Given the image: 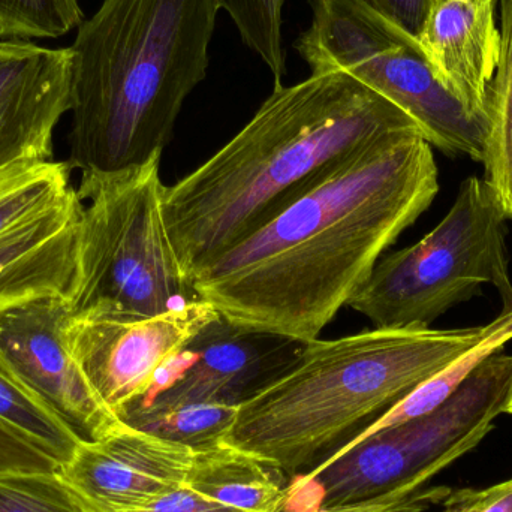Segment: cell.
<instances>
[{
    "instance_id": "1",
    "label": "cell",
    "mask_w": 512,
    "mask_h": 512,
    "mask_svg": "<svg viewBox=\"0 0 512 512\" xmlns=\"http://www.w3.org/2000/svg\"><path fill=\"white\" fill-rule=\"evenodd\" d=\"M438 192L420 132L382 138L198 268L195 291L237 327L312 342Z\"/></svg>"
},
{
    "instance_id": "2",
    "label": "cell",
    "mask_w": 512,
    "mask_h": 512,
    "mask_svg": "<svg viewBox=\"0 0 512 512\" xmlns=\"http://www.w3.org/2000/svg\"><path fill=\"white\" fill-rule=\"evenodd\" d=\"M403 132L421 134L405 111L345 72L276 84L230 143L165 188V225L183 270L191 279L346 159Z\"/></svg>"
},
{
    "instance_id": "3",
    "label": "cell",
    "mask_w": 512,
    "mask_h": 512,
    "mask_svg": "<svg viewBox=\"0 0 512 512\" xmlns=\"http://www.w3.org/2000/svg\"><path fill=\"white\" fill-rule=\"evenodd\" d=\"M219 0H102L71 47V168L120 171L162 155L207 77Z\"/></svg>"
},
{
    "instance_id": "4",
    "label": "cell",
    "mask_w": 512,
    "mask_h": 512,
    "mask_svg": "<svg viewBox=\"0 0 512 512\" xmlns=\"http://www.w3.org/2000/svg\"><path fill=\"white\" fill-rule=\"evenodd\" d=\"M486 327L373 328L307 342L301 357L239 406L225 444L283 477L310 471L471 351Z\"/></svg>"
},
{
    "instance_id": "5",
    "label": "cell",
    "mask_w": 512,
    "mask_h": 512,
    "mask_svg": "<svg viewBox=\"0 0 512 512\" xmlns=\"http://www.w3.org/2000/svg\"><path fill=\"white\" fill-rule=\"evenodd\" d=\"M161 158L81 171L71 316L152 318L201 300L168 236Z\"/></svg>"
},
{
    "instance_id": "6",
    "label": "cell",
    "mask_w": 512,
    "mask_h": 512,
    "mask_svg": "<svg viewBox=\"0 0 512 512\" xmlns=\"http://www.w3.org/2000/svg\"><path fill=\"white\" fill-rule=\"evenodd\" d=\"M512 355L484 358L438 408L345 445L285 487L282 507L306 511L384 495L439 472L477 448L505 414Z\"/></svg>"
},
{
    "instance_id": "7",
    "label": "cell",
    "mask_w": 512,
    "mask_h": 512,
    "mask_svg": "<svg viewBox=\"0 0 512 512\" xmlns=\"http://www.w3.org/2000/svg\"><path fill=\"white\" fill-rule=\"evenodd\" d=\"M507 216L486 180H463L450 212L420 242L384 256L348 306L375 328L430 327L492 285L512 310Z\"/></svg>"
},
{
    "instance_id": "8",
    "label": "cell",
    "mask_w": 512,
    "mask_h": 512,
    "mask_svg": "<svg viewBox=\"0 0 512 512\" xmlns=\"http://www.w3.org/2000/svg\"><path fill=\"white\" fill-rule=\"evenodd\" d=\"M310 6L312 23L294 48L312 74L357 78L405 111L430 146L483 162L487 117L442 84L418 41L363 0H310Z\"/></svg>"
},
{
    "instance_id": "9",
    "label": "cell",
    "mask_w": 512,
    "mask_h": 512,
    "mask_svg": "<svg viewBox=\"0 0 512 512\" xmlns=\"http://www.w3.org/2000/svg\"><path fill=\"white\" fill-rule=\"evenodd\" d=\"M216 316L203 300L152 318L71 316L65 337L93 390L119 415L147 393L158 370Z\"/></svg>"
},
{
    "instance_id": "10",
    "label": "cell",
    "mask_w": 512,
    "mask_h": 512,
    "mask_svg": "<svg viewBox=\"0 0 512 512\" xmlns=\"http://www.w3.org/2000/svg\"><path fill=\"white\" fill-rule=\"evenodd\" d=\"M71 309L44 297L0 312V351L27 388L80 442L104 438L122 424L102 402L66 343Z\"/></svg>"
},
{
    "instance_id": "11",
    "label": "cell",
    "mask_w": 512,
    "mask_h": 512,
    "mask_svg": "<svg viewBox=\"0 0 512 512\" xmlns=\"http://www.w3.org/2000/svg\"><path fill=\"white\" fill-rule=\"evenodd\" d=\"M307 342L248 330L218 313L188 346L194 363L167 390L131 411H167L198 403L240 406L261 393L301 357Z\"/></svg>"
},
{
    "instance_id": "12",
    "label": "cell",
    "mask_w": 512,
    "mask_h": 512,
    "mask_svg": "<svg viewBox=\"0 0 512 512\" xmlns=\"http://www.w3.org/2000/svg\"><path fill=\"white\" fill-rule=\"evenodd\" d=\"M194 454L122 423L98 441L81 442L60 474L99 512H131L183 486Z\"/></svg>"
},
{
    "instance_id": "13",
    "label": "cell",
    "mask_w": 512,
    "mask_h": 512,
    "mask_svg": "<svg viewBox=\"0 0 512 512\" xmlns=\"http://www.w3.org/2000/svg\"><path fill=\"white\" fill-rule=\"evenodd\" d=\"M71 48L0 39V170L53 161V137L71 111Z\"/></svg>"
},
{
    "instance_id": "14",
    "label": "cell",
    "mask_w": 512,
    "mask_h": 512,
    "mask_svg": "<svg viewBox=\"0 0 512 512\" xmlns=\"http://www.w3.org/2000/svg\"><path fill=\"white\" fill-rule=\"evenodd\" d=\"M495 9L496 0H435L418 38L442 84L486 117L487 90L501 54Z\"/></svg>"
},
{
    "instance_id": "15",
    "label": "cell",
    "mask_w": 512,
    "mask_h": 512,
    "mask_svg": "<svg viewBox=\"0 0 512 512\" xmlns=\"http://www.w3.org/2000/svg\"><path fill=\"white\" fill-rule=\"evenodd\" d=\"M80 198L0 234V312L44 297H65L77 261Z\"/></svg>"
},
{
    "instance_id": "16",
    "label": "cell",
    "mask_w": 512,
    "mask_h": 512,
    "mask_svg": "<svg viewBox=\"0 0 512 512\" xmlns=\"http://www.w3.org/2000/svg\"><path fill=\"white\" fill-rule=\"evenodd\" d=\"M283 475L225 442L195 450L188 481L207 495L249 512H277L285 498Z\"/></svg>"
},
{
    "instance_id": "17",
    "label": "cell",
    "mask_w": 512,
    "mask_h": 512,
    "mask_svg": "<svg viewBox=\"0 0 512 512\" xmlns=\"http://www.w3.org/2000/svg\"><path fill=\"white\" fill-rule=\"evenodd\" d=\"M501 54L487 90L484 180L512 221V0H501Z\"/></svg>"
},
{
    "instance_id": "18",
    "label": "cell",
    "mask_w": 512,
    "mask_h": 512,
    "mask_svg": "<svg viewBox=\"0 0 512 512\" xmlns=\"http://www.w3.org/2000/svg\"><path fill=\"white\" fill-rule=\"evenodd\" d=\"M68 162H21L0 170V234L65 203L75 192Z\"/></svg>"
},
{
    "instance_id": "19",
    "label": "cell",
    "mask_w": 512,
    "mask_h": 512,
    "mask_svg": "<svg viewBox=\"0 0 512 512\" xmlns=\"http://www.w3.org/2000/svg\"><path fill=\"white\" fill-rule=\"evenodd\" d=\"M512 337V310L502 312V315L496 319L493 324L487 325L486 333L483 339L466 352L459 360L454 361L450 367L442 370L438 375L430 378L429 381L415 388L411 394L405 397L402 402L385 412L381 418L370 424L360 435L355 436L348 444L363 441L367 436L379 432V430L388 429V427L397 426V424L406 423L414 418L423 417L429 414L433 409L445 402L456 388L465 381L466 376L489 355L496 351L504 349L505 343Z\"/></svg>"
},
{
    "instance_id": "20",
    "label": "cell",
    "mask_w": 512,
    "mask_h": 512,
    "mask_svg": "<svg viewBox=\"0 0 512 512\" xmlns=\"http://www.w3.org/2000/svg\"><path fill=\"white\" fill-rule=\"evenodd\" d=\"M0 421L47 451L60 468L81 444L24 385L0 351Z\"/></svg>"
},
{
    "instance_id": "21",
    "label": "cell",
    "mask_w": 512,
    "mask_h": 512,
    "mask_svg": "<svg viewBox=\"0 0 512 512\" xmlns=\"http://www.w3.org/2000/svg\"><path fill=\"white\" fill-rule=\"evenodd\" d=\"M237 411L239 406L198 403L167 411L125 412L119 418L134 429L198 450L224 441Z\"/></svg>"
},
{
    "instance_id": "22",
    "label": "cell",
    "mask_w": 512,
    "mask_h": 512,
    "mask_svg": "<svg viewBox=\"0 0 512 512\" xmlns=\"http://www.w3.org/2000/svg\"><path fill=\"white\" fill-rule=\"evenodd\" d=\"M0 512H99L56 472H0Z\"/></svg>"
},
{
    "instance_id": "23",
    "label": "cell",
    "mask_w": 512,
    "mask_h": 512,
    "mask_svg": "<svg viewBox=\"0 0 512 512\" xmlns=\"http://www.w3.org/2000/svg\"><path fill=\"white\" fill-rule=\"evenodd\" d=\"M83 20L78 0H0V39H59Z\"/></svg>"
},
{
    "instance_id": "24",
    "label": "cell",
    "mask_w": 512,
    "mask_h": 512,
    "mask_svg": "<svg viewBox=\"0 0 512 512\" xmlns=\"http://www.w3.org/2000/svg\"><path fill=\"white\" fill-rule=\"evenodd\" d=\"M285 0H219L233 18L243 42L268 66L276 84L286 71L282 42V12Z\"/></svg>"
},
{
    "instance_id": "25",
    "label": "cell",
    "mask_w": 512,
    "mask_h": 512,
    "mask_svg": "<svg viewBox=\"0 0 512 512\" xmlns=\"http://www.w3.org/2000/svg\"><path fill=\"white\" fill-rule=\"evenodd\" d=\"M450 490L448 486L412 483L363 501L327 505L306 511L280 508L277 512H430L442 504Z\"/></svg>"
},
{
    "instance_id": "26",
    "label": "cell",
    "mask_w": 512,
    "mask_h": 512,
    "mask_svg": "<svg viewBox=\"0 0 512 512\" xmlns=\"http://www.w3.org/2000/svg\"><path fill=\"white\" fill-rule=\"evenodd\" d=\"M60 465L35 442L0 421V472H56Z\"/></svg>"
},
{
    "instance_id": "27",
    "label": "cell",
    "mask_w": 512,
    "mask_h": 512,
    "mask_svg": "<svg viewBox=\"0 0 512 512\" xmlns=\"http://www.w3.org/2000/svg\"><path fill=\"white\" fill-rule=\"evenodd\" d=\"M439 512H512V477L484 489H451Z\"/></svg>"
},
{
    "instance_id": "28",
    "label": "cell",
    "mask_w": 512,
    "mask_h": 512,
    "mask_svg": "<svg viewBox=\"0 0 512 512\" xmlns=\"http://www.w3.org/2000/svg\"><path fill=\"white\" fill-rule=\"evenodd\" d=\"M131 512H249L225 504L213 496L207 495L194 484L186 483L179 489L167 493L153 504Z\"/></svg>"
},
{
    "instance_id": "29",
    "label": "cell",
    "mask_w": 512,
    "mask_h": 512,
    "mask_svg": "<svg viewBox=\"0 0 512 512\" xmlns=\"http://www.w3.org/2000/svg\"><path fill=\"white\" fill-rule=\"evenodd\" d=\"M385 20L418 41L435 0H363Z\"/></svg>"
},
{
    "instance_id": "30",
    "label": "cell",
    "mask_w": 512,
    "mask_h": 512,
    "mask_svg": "<svg viewBox=\"0 0 512 512\" xmlns=\"http://www.w3.org/2000/svg\"><path fill=\"white\" fill-rule=\"evenodd\" d=\"M505 414L512 415V385L510 390V396H508L507 409H505Z\"/></svg>"
}]
</instances>
